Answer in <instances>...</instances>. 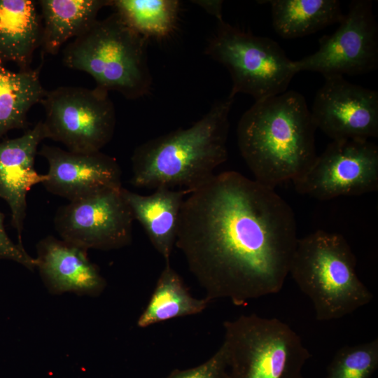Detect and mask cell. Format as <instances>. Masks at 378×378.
Returning <instances> with one entry per match:
<instances>
[{"mask_svg": "<svg viewBox=\"0 0 378 378\" xmlns=\"http://www.w3.org/2000/svg\"><path fill=\"white\" fill-rule=\"evenodd\" d=\"M121 191L134 218L142 225L165 262H169L176 243L181 208L185 197L190 192L166 187L156 188L150 195H141L123 188Z\"/></svg>", "mask_w": 378, "mask_h": 378, "instance_id": "obj_16", "label": "cell"}, {"mask_svg": "<svg viewBox=\"0 0 378 378\" xmlns=\"http://www.w3.org/2000/svg\"><path fill=\"white\" fill-rule=\"evenodd\" d=\"M310 110L314 123L334 140L378 136V92L347 81L326 77Z\"/></svg>", "mask_w": 378, "mask_h": 378, "instance_id": "obj_12", "label": "cell"}, {"mask_svg": "<svg viewBox=\"0 0 378 378\" xmlns=\"http://www.w3.org/2000/svg\"><path fill=\"white\" fill-rule=\"evenodd\" d=\"M343 236L315 231L298 239L289 274L312 301L319 321L339 319L366 305L372 293L358 278Z\"/></svg>", "mask_w": 378, "mask_h": 378, "instance_id": "obj_4", "label": "cell"}, {"mask_svg": "<svg viewBox=\"0 0 378 378\" xmlns=\"http://www.w3.org/2000/svg\"><path fill=\"white\" fill-rule=\"evenodd\" d=\"M295 190L319 200L378 188V147L369 140H334L293 181Z\"/></svg>", "mask_w": 378, "mask_h": 378, "instance_id": "obj_9", "label": "cell"}, {"mask_svg": "<svg viewBox=\"0 0 378 378\" xmlns=\"http://www.w3.org/2000/svg\"><path fill=\"white\" fill-rule=\"evenodd\" d=\"M194 2L202 6L207 13L216 17L218 22L223 21L222 17V1H195Z\"/></svg>", "mask_w": 378, "mask_h": 378, "instance_id": "obj_26", "label": "cell"}, {"mask_svg": "<svg viewBox=\"0 0 378 378\" xmlns=\"http://www.w3.org/2000/svg\"><path fill=\"white\" fill-rule=\"evenodd\" d=\"M36 1L0 0V63L13 62L29 69L41 45L42 25Z\"/></svg>", "mask_w": 378, "mask_h": 378, "instance_id": "obj_17", "label": "cell"}, {"mask_svg": "<svg viewBox=\"0 0 378 378\" xmlns=\"http://www.w3.org/2000/svg\"><path fill=\"white\" fill-rule=\"evenodd\" d=\"M0 259L16 262L31 271L36 268V258L27 253L22 244H15L8 237L4 226V215L1 211Z\"/></svg>", "mask_w": 378, "mask_h": 378, "instance_id": "obj_25", "label": "cell"}, {"mask_svg": "<svg viewBox=\"0 0 378 378\" xmlns=\"http://www.w3.org/2000/svg\"><path fill=\"white\" fill-rule=\"evenodd\" d=\"M234 98L217 101L200 120L150 139L133 152L131 184L158 188L178 187L190 192L226 161L229 115Z\"/></svg>", "mask_w": 378, "mask_h": 378, "instance_id": "obj_3", "label": "cell"}, {"mask_svg": "<svg viewBox=\"0 0 378 378\" xmlns=\"http://www.w3.org/2000/svg\"><path fill=\"white\" fill-rule=\"evenodd\" d=\"M38 153L48 164L42 184L48 192L69 202L122 188L117 160L101 151L80 153L43 145Z\"/></svg>", "mask_w": 378, "mask_h": 378, "instance_id": "obj_13", "label": "cell"}, {"mask_svg": "<svg viewBox=\"0 0 378 378\" xmlns=\"http://www.w3.org/2000/svg\"><path fill=\"white\" fill-rule=\"evenodd\" d=\"M210 302L194 298L179 274L166 262L150 300L139 317L137 326L146 328L177 317L202 312Z\"/></svg>", "mask_w": 378, "mask_h": 378, "instance_id": "obj_21", "label": "cell"}, {"mask_svg": "<svg viewBox=\"0 0 378 378\" xmlns=\"http://www.w3.org/2000/svg\"><path fill=\"white\" fill-rule=\"evenodd\" d=\"M272 26L284 38H295L340 23L344 17L337 0H269Z\"/></svg>", "mask_w": 378, "mask_h": 378, "instance_id": "obj_19", "label": "cell"}, {"mask_svg": "<svg viewBox=\"0 0 378 378\" xmlns=\"http://www.w3.org/2000/svg\"><path fill=\"white\" fill-rule=\"evenodd\" d=\"M124 22L148 38H162L174 29L180 2L177 0H111Z\"/></svg>", "mask_w": 378, "mask_h": 378, "instance_id": "obj_22", "label": "cell"}, {"mask_svg": "<svg viewBox=\"0 0 378 378\" xmlns=\"http://www.w3.org/2000/svg\"><path fill=\"white\" fill-rule=\"evenodd\" d=\"M44 139L42 122L39 121L20 136L0 140V198L10 208L11 224L20 244L27 193L46 179L45 174L37 173L34 167L38 147Z\"/></svg>", "mask_w": 378, "mask_h": 378, "instance_id": "obj_15", "label": "cell"}, {"mask_svg": "<svg viewBox=\"0 0 378 378\" xmlns=\"http://www.w3.org/2000/svg\"><path fill=\"white\" fill-rule=\"evenodd\" d=\"M43 19L41 45L43 50L56 55L71 38H76L97 19L101 9L111 0H40Z\"/></svg>", "mask_w": 378, "mask_h": 378, "instance_id": "obj_18", "label": "cell"}, {"mask_svg": "<svg viewBox=\"0 0 378 378\" xmlns=\"http://www.w3.org/2000/svg\"><path fill=\"white\" fill-rule=\"evenodd\" d=\"M166 378H230L228 360L225 346L219 349L206 361L186 370H174Z\"/></svg>", "mask_w": 378, "mask_h": 378, "instance_id": "obj_24", "label": "cell"}, {"mask_svg": "<svg viewBox=\"0 0 378 378\" xmlns=\"http://www.w3.org/2000/svg\"><path fill=\"white\" fill-rule=\"evenodd\" d=\"M46 91L38 69L13 71L0 63V140L10 130L27 127L29 111Z\"/></svg>", "mask_w": 378, "mask_h": 378, "instance_id": "obj_20", "label": "cell"}, {"mask_svg": "<svg viewBox=\"0 0 378 378\" xmlns=\"http://www.w3.org/2000/svg\"><path fill=\"white\" fill-rule=\"evenodd\" d=\"M316 127L304 97L294 90L255 103L241 115L237 145L254 180L274 188L293 181L316 157Z\"/></svg>", "mask_w": 378, "mask_h": 378, "instance_id": "obj_2", "label": "cell"}, {"mask_svg": "<svg viewBox=\"0 0 378 378\" xmlns=\"http://www.w3.org/2000/svg\"><path fill=\"white\" fill-rule=\"evenodd\" d=\"M335 31L319 40L318 49L293 61L297 73L312 71L324 78L360 75L378 66V26L370 0H354Z\"/></svg>", "mask_w": 378, "mask_h": 378, "instance_id": "obj_10", "label": "cell"}, {"mask_svg": "<svg viewBox=\"0 0 378 378\" xmlns=\"http://www.w3.org/2000/svg\"><path fill=\"white\" fill-rule=\"evenodd\" d=\"M205 53L229 71L233 98L244 93L255 102L281 94L297 74L293 61L276 41L224 21L218 22Z\"/></svg>", "mask_w": 378, "mask_h": 378, "instance_id": "obj_7", "label": "cell"}, {"mask_svg": "<svg viewBox=\"0 0 378 378\" xmlns=\"http://www.w3.org/2000/svg\"><path fill=\"white\" fill-rule=\"evenodd\" d=\"M147 41L115 12L97 20L69 43L63 50L62 62L89 74L99 88L137 99L148 94L152 85Z\"/></svg>", "mask_w": 378, "mask_h": 378, "instance_id": "obj_5", "label": "cell"}, {"mask_svg": "<svg viewBox=\"0 0 378 378\" xmlns=\"http://www.w3.org/2000/svg\"><path fill=\"white\" fill-rule=\"evenodd\" d=\"M187 196L175 246L205 298L241 306L279 293L298 239L290 205L234 171L215 174Z\"/></svg>", "mask_w": 378, "mask_h": 378, "instance_id": "obj_1", "label": "cell"}, {"mask_svg": "<svg viewBox=\"0 0 378 378\" xmlns=\"http://www.w3.org/2000/svg\"><path fill=\"white\" fill-rule=\"evenodd\" d=\"M378 368V339L347 345L335 354L323 378H371Z\"/></svg>", "mask_w": 378, "mask_h": 378, "instance_id": "obj_23", "label": "cell"}, {"mask_svg": "<svg viewBox=\"0 0 378 378\" xmlns=\"http://www.w3.org/2000/svg\"><path fill=\"white\" fill-rule=\"evenodd\" d=\"M122 188L105 190L61 206L54 218L61 239L86 250L108 251L129 245L134 218Z\"/></svg>", "mask_w": 378, "mask_h": 378, "instance_id": "obj_11", "label": "cell"}, {"mask_svg": "<svg viewBox=\"0 0 378 378\" xmlns=\"http://www.w3.org/2000/svg\"><path fill=\"white\" fill-rule=\"evenodd\" d=\"M87 251L53 236L38 242L36 269L51 293L95 297L103 292L106 281L89 259Z\"/></svg>", "mask_w": 378, "mask_h": 378, "instance_id": "obj_14", "label": "cell"}, {"mask_svg": "<svg viewBox=\"0 0 378 378\" xmlns=\"http://www.w3.org/2000/svg\"><path fill=\"white\" fill-rule=\"evenodd\" d=\"M223 327L230 378H303L311 355L286 323L252 314Z\"/></svg>", "mask_w": 378, "mask_h": 378, "instance_id": "obj_6", "label": "cell"}, {"mask_svg": "<svg viewBox=\"0 0 378 378\" xmlns=\"http://www.w3.org/2000/svg\"><path fill=\"white\" fill-rule=\"evenodd\" d=\"M40 104L46 113L41 121L46 139L62 143L69 151H100L113 136L115 109L104 90L60 86L46 91Z\"/></svg>", "mask_w": 378, "mask_h": 378, "instance_id": "obj_8", "label": "cell"}]
</instances>
